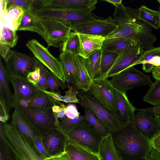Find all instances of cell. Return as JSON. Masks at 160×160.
Segmentation results:
<instances>
[{"label":"cell","mask_w":160,"mask_h":160,"mask_svg":"<svg viewBox=\"0 0 160 160\" xmlns=\"http://www.w3.org/2000/svg\"><path fill=\"white\" fill-rule=\"evenodd\" d=\"M110 132L122 160L146 158L152 148L150 141L136 128L132 122Z\"/></svg>","instance_id":"6da1fadb"},{"label":"cell","mask_w":160,"mask_h":160,"mask_svg":"<svg viewBox=\"0 0 160 160\" xmlns=\"http://www.w3.org/2000/svg\"><path fill=\"white\" fill-rule=\"evenodd\" d=\"M0 145L11 160H43L35 146L10 124L0 121Z\"/></svg>","instance_id":"7a4b0ae2"},{"label":"cell","mask_w":160,"mask_h":160,"mask_svg":"<svg viewBox=\"0 0 160 160\" xmlns=\"http://www.w3.org/2000/svg\"><path fill=\"white\" fill-rule=\"evenodd\" d=\"M82 107L88 108L103 123L110 132L116 131L123 126L116 112L110 110L101 105L89 91L74 88Z\"/></svg>","instance_id":"3957f363"},{"label":"cell","mask_w":160,"mask_h":160,"mask_svg":"<svg viewBox=\"0 0 160 160\" xmlns=\"http://www.w3.org/2000/svg\"><path fill=\"white\" fill-rule=\"evenodd\" d=\"M121 37L134 39L145 50L154 48L153 44L157 40L156 36L153 34L150 26L139 19L133 22L118 25L115 31L105 38Z\"/></svg>","instance_id":"277c9868"},{"label":"cell","mask_w":160,"mask_h":160,"mask_svg":"<svg viewBox=\"0 0 160 160\" xmlns=\"http://www.w3.org/2000/svg\"><path fill=\"white\" fill-rule=\"evenodd\" d=\"M34 9L39 17L54 19L71 28L74 24L94 19L92 11L89 9L74 10L49 8L39 6Z\"/></svg>","instance_id":"5b68a950"},{"label":"cell","mask_w":160,"mask_h":160,"mask_svg":"<svg viewBox=\"0 0 160 160\" xmlns=\"http://www.w3.org/2000/svg\"><path fill=\"white\" fill-rule=\"evenodd\" d=\"M12 108L22 114L42 137L50 128H56L52 107H23L13 102Z\"/></svg>","instance_id":"8992f818"},{"label":"cell","mask_w":160,"mask_h":160,"mask_svg":"<svg viewBox=\"0 0 160 160\" xmlns=\"http://www.w3.org/2000/svg\"><path fill=\"white\" fill-rule=\"evenodd\" d=\"M112 87L122 92L140 86H151V77L134 66L128 68L114 76L109 80Z\"/></svg>","instance_id":"52a82bcc"},{"label":"cell","mask_w":160,"mask_h":160,"mask_svg":"<svg viewBox=\"0 0 160 160\" xmlns=\"http://www.w3.org/2000/svg\"><path fill=\"white\" fill-rule=\"evenodd\" d=\"M39 63L34 57L12 50L11 56L5 62V68L9 78L27 79L28 75L38 67Z\"/></svg>","instance_id":"ba28073f"},{"label":"cell","mask_w":160,"mask_h":160,"mask_svg":"<svg viewBox=\"0 0 160 160\" xmlns=\"http://www.w3.org/2000/svg\"><path fill=\"white\" fill-rule=\"evenodd\" d=\"M38 16L44 30V39L48 44V47L59 48L61 51L64 42L71 32V28L58 21Z\"/></svg>","instance_id":"9c48e42d"},{"label":"cell","mask_w":160,"mask_h":160,"mask_svg":"<svg viewBox=\"0 0 160 160\" xmlns=\"http://www.w3.org/2000/svg\"><path fill=\"white\" fill-rule=\"evenodd\" d=\"M26 46L39 62L45 66L54 76L65 83V78L62 64L60 60L51 54L48 48L34 39L28 41Z\"/></svg>","instance_id":"30bf717a"},{"label":"cell","mask_w":160,"mask_h":160,"mask_svg":"<svg viewBox=\"0 0 160 160\" xmlns=\"http://www.w3.org/2000/svg\"><path fill=\"white\" fill-rule=\"evenodd\" d=\"M118 25L109 16L107 18H100L76 24L71 30L77 33L102 36L104 37L110 34L118 28Z\"/></svg>","instance_id":"8fae6325"},{"label":"cell","mask_w":160,"mask_h":160,"mask_svg":"<svg viewBox=\"0 0 160 160\" xmlns=\"http://www.w3.org/2000/svg\"><path fill=\"white\" fill-rule=\"evenodd\" d=\"M90 93L103 106L116 112L117 104L113 87L107 79H96L91 81Z\"/></svg>","instance_id":"7c38bea8"},{"label":"cell","mask_w":160,"mask_h":160,"mask_svg":"<svg viewBox=\"0 0 160 160\" xmlns=\"http://www.w3.org/2000/svg\"><path fill=\"white\" fill-rule=\"evenodd\" d=\"M145 51L138 43L131 45L118 55L114 65L103 79L112 77L127 68L135 66Z\"/></svg>","instance_id":"4fadbf2b"},{"label":"cell","mask_w":160,"mask_h":160,"mask_svg":"<svg viewBox=\"0 0 160 160\" xmlns=\"http://www.w3.org/2000/svg\"><path fill=\"white\" fill-rule=\"evenodd\" d=\"M68 136L97 153L100 142L103 137L91 125L76 127L69 132Z\"/></svg>","instance_id":"5bb4252c"},{"label":"cell","mask_w":160,"mask_h":160,"mask_svg":"<svg viewBox=\"0 0 160 160\" xmlns=\"http://www.w3.org/2000/svg\"><path fill=\"white\" fill-rule=\"evenodd\" d=\"M134 114L132 122L136 128L150 141L160 132V125L152 115L138 110Z\"/></svg>","instance_id":"9a60e30c"},{"label":"cell","mask_w":160,"mask_h":160,"mask_svg":"<svg viewBox=\"0 0 160 160\" xmlns=\"http://www.w3.org/2000/svg\"><path fill=\"white\" fill-rule=\"evenodd\" d=\"M40 7L49 8L93 11L97 0H37Z\"/></svg>","instance_id":"2e32d148"},{"label":"cell","mask_w":160,"mask_h":160,"mask_svg":"<svg viewBox=\"0 0 160 160\" xmlns=\"http://www.w3.org/2000/svg\"><path fill=\"white\" fill-rule=\"evenodd\" d=\"M68 136L57 128H50L42 138V142L46 150L51 155L63 152Z\"/></svg>","instance_id":"e0dca14e"},{"label":"cell","mask_w":160,"mask_h":160,"mask_svg":"<svg viewBox=\"0 0 160 160\" xmlns=\"http://www.w3.org/2000/svg\"><path fill=\"white\" fill-rule=\"evenodd\" d=\"M64 150L72 160H101L98 153L67 136Z\"/></svg>","instance_id":"ac0fdd59"},{"label":"cell","mask_w":160,"mask_h":160,"mask_svg":"<svg viewBox=\"0 0 160 160\" xmlns=\"http://www.w3.org/2000/svg\"><path fill=\"white\" fill-rule=\"evenodd\" d=\"M9 124L35 146V137L41 136L27 118L16 110L12 113Z\"/></svg>","instance_id":"d6986e66"},{"label":"cell","mask_w":160,"mask_h":160,"mask_svg":"<svg viewBox=\"0 0 160 160\" xmlns=\"http://www.w3.org/2000/svg\"><path fill=\"white\" fill-rule=\"evenodd\" d=\"M113 92L117 104V112L124 125L132 122L137 108L130 102L126 92H122L113 88Z\"/></svg>","instance_id":"ffe728a7"},{"label":"cell","mask_w":160,"mask_h":160,"mask_svg":"<svg viewBox=\"0 0 160 160\" xmlns=\"http://www.w3.org/2000/svg\"><path fill=\"white\" fill-rule=\"evenodd\" d=\"M77 33L79 41V55L86 58L96 51L101 49L105 37L97 35Z\"/></svg>","instance_id":"44dd1931"},{"label":"cell","mask_w":160,"mask_h":160,"mask_svg":"<svg viewBox=\"0 0 160 160\" xmlns=\"http://www.w3.org/2000/svg\"><path fill=\"white\" fill-rule=\"evenodd\" d=\"M14 89L12 95L13 102H18L24 100H29L38 92V89L27 79L9 78Z\"/></svg>","instance_id":"7402d4cb"},{"label":"cell","mask_w":160,"mask_h":160,"mask_svg":"<svg viewBox=\"0 0 160 160\" xmlns=\"http://www.w3.org/2000/svg\"><path fill=\"white\" fill-rule=\"evenodd\" d=\"M71 53L62 51L59 55L60 60L62 65L66 82L76 86L79 77V72L75 56Z\"/></svg>","instance_id":"603a6c76"},{"label":"cell","mask_w":160,"mask_h":160,"mask_svg":"<svg viewBox=\"0 0 160 160\" xmlns=\"http://www.w3.org/2000/svg\"><path fill=\"white\" fill-rule=\"evenodd\" d=\"M17 31L34 32L44 38L43 29L39 22L38 16L33 8L24 11V13Z\"/></svg>","instance_id":"cb8c5ba5"},{"label":"cell","mask_w":160,"mask_h":160,"mask_svg":"<svg viewBox=\"0 0 160 160\" xmlns=\"http://www.w3.org/2000/svg\"><path fill=\"white\" fill-rule=\"evenodd\" d=\"M98 153L101 160H122L115 146L110 132L102 137L99 145Z\"/></svg>","instance_id":"d4e9b609"},{"label":"cell","mask_w":160,"mask_h":160,"mask_svg":"<svg viewBox=\"0 0 160 160\" xmlns=\"http://www.w3.org/2000/svg\"><path fill=\"white\" fill-rule=\"evenodd\" d=\"M9 77L1 59L0 60V99L3 100L9 114L12 108L13 94L9 87Z\"/></svg>","instance_id":"484cf974"},{"label":"cell","mask_w":160,"mask_h":160,"mask_svg":"<svg viewBox=\"0 0 160 160\" xmlns=\"http://www.w3.org/2000/svg\"><path fill=\"white\" fill-rule=\"evenodd\" d=\"M24 12V10L20 7L6 9L3 13L0 14V25L12 30L17 31Z\"/></svg>","instance_id":"4316f807"},{"label":"cell","mask_w":160,"mask_h":160,"mask_svg":"<svg viewBox=\"0 0 160 160\" xmlns=\"http://www.w3.org/2000/svg\"><path fill=\"white\" fill-rule=\"evenodd\" d=\"M140 64H142V69L146 72H151L154 67L160 66V47L145 50L135 65Z\"/></svg>","instance_id":"83f0119b"},{"label":"cell","mask_w":160,"mask_h":160,"mask_svg":"<svg viewBox=\"0 0 160 160\" xmlns=\"http://www.w3.org/2000/svg\"><path fill=\"white\" fill-rule=\"evenodd\" d=\"M134 43L139 44L134 39L130 38L121 37L106 39L103 42L101 49L119 54L124 50Z\"/></svg>","instance_id":"f1b7e54d"},{"label":"cell","mask_w":160,"mask_h":160,"mask_svg":"<svg viewBox=\"0 0 160 160\" xmlns=\"http://www.w3.org/2000/svg\"><path fill=\"white\" fill-rule=\"evenodd\" d=\"M138 9L125 7L122 3L115 7L113 19L118 25L131 23L137 21Z\"/></svg>","instance_id":"f546056e"},{"label":"cell","mask_w":160,"mask_h":160,"mask_svg":"<svg viewBox=\"0 0 160 160\" xmlns=\"http://www.w3.org/2000/svg\"><path fill=\"white\" fill-rule=\"evenodd\" d=\"M25 107L30 106L38 108L52 107L55 104L62 105L63 104L55 100L39 89L32 97L29 100H25Z\"/></svg>","instance_id":"4dcf8cb0"},{"label":"cell","mask_w":160,"mask_h":160,"mask_svg":"<svg viewBox=\"0 0 160 160\" xmlns=\"http://www.w3.org/2000/svg\"><path fill=\"white\" fill-rule=\"evenodd\" d=\"M138 18L157 30L160 28V11L142 5L138 8Z\"/></svg>","instance_id":"1f68e13d"},{"label":"cell","mask_w":160,"mask_h":160,"mask_svg":"<svg viewBox=\"0 0 160 160\" xmlns=\"http://www.w3.org/2000/svg\"><path fill=\"white\" fill-rule=\"evenodd\" d=\"M60 120L61 121L57 128L68 136L69 132L76 127L91 125L85 115L74 119H70L65 115Z\"/></svg>","instance_id":"d6a6232c"},{"label":"cell","mask_w":160,"mask_h":160,"mask_svg":"<svg viewBox=\"0 0 160 160\" xmlns=\"http://www.w3.org/2000/svg\"><path fill=\"white\" fill-rule=\"evenodd\" d=\"M102 50H98L86 58H84L85 64L92 80L98 78Z\"/></svg>","instance_id":"836d02e7"},{"label":"cell","mask_w":160,"mask_h":160,"mask_svg":"<svg viewBox=\"0 0 160 160\" xmlns=\"http://www.w3.org/2000/svg\"><path fill=\"white\" fill-rule=\"evenodd\" d=\"M75 58L79 72V80L76 86L78 89L88 91L92 80L86 68L84 58L79 55H76Z\"/></svg>","instance_id":"e575fe53"},{"label":"cell","mask_w":160,"mask_h":160,"mask_svg":"<svg viewBox=\"0 0 160 160\" xmlns=\"http://www.w3.org/2000/svg\"><path fill=\"white\" fill-rule=\"evenodd\" d=\"M102 50L100 72L99 77L98 79L103 78L114 65L119 55L113 52Z\"/></svg>","instance_id":"d590c367"},{"label":"cell","mask_w":160,"mask_h":160,"mask_svg":"<svg viewBox=\"0 0 160 160\" xmlns=\"http://www.w3.org/2000/svg\"><path fill=\"white\" fill-rule=\"evenodd\" d=\"M143 101L154 106L160 105V80H156L142 98Z\"/></svg>","instance_id":"8d00e7d4"},{"label":"cell","mask_w":160,"mask_h":160,"mask_svg":"<svg viewBox=\"0 0 160 160\" xmlns=\"http://www.w3.org/2000/svg\"><path fill=\"white\" fill-rule=\"evenodd\" d=\"M16 31L0 25V44L6 45L10 48L14 47L18 38Z\"/></svg>","instance_id":"74e56055"},{"label":"cell","mask_w":160,"mask_h":160,"mask_svg":"<svg viewBox=\"0 0 160 160\" xmlns=\"http://www.w3.org/2000/svg\"><path fill=\"white\" fill-rule=\"evenodd\" d=\"M85 115L88 121L94 129L102 136H105L110 132L103 123L88 108L83 106Z\"/></svg>","instance_id":"f35d334b"},{"label":"cell","mask_w":160,"mask_h":160,"mask_svg":"<svg viewBox=\"0 0 160 160\" xmlns=\"http://www.w3.org/2000/svg\"><path fill=\"white\" fill-rule=\"evenodd\" d=\"M68 90L65 92V94L61 95L60 94L44 90L39 89L45 92L55 100L59 102H64L66 103H79L77 95L74 88L68 86Z\"/></svg>","instance_id":"ab89813d"},{"label":"cell","mask_w":160,"mask_h":160,"mask_svg":"<svg viewBox=\"0 0 160 160\" xmlns=\"http://www.w3.org/2000/svg\"><path fill=\"white\" fill-rule=\"evenodd\" d=\"M79 41L78 33L71 32L64 42L61 51L68 52L75 55H78Z\"/></svg>","instance_id":"60d3db41"},{"label":"cell","mask_w":160,"mask_h":160,"mask_svg":"<svg viewBox=\"0 0 160 160\" xmlns=\"http://www.w3.org/2000/svg\"><path fill=\"white\" fill-rule=\"evenodd\" d=\"M47 79L48 89L50 92L61 94L60 88L63 89L68 88V85L63 83L48 71L47 73Z\"/></svg>","instance_id":"b9f144b4"},{"label":"cell","mask_w":160,"mask_h":160,"mask_svg":"<svg viewBox=\"0 0 160 160\" xmlns=\"http://www.w3.org/2000/svg\"><path fill=\"white\" fill-rule=\"evenodd\" d=\"M35 0H7V9L20 7L24 11L33 8Z\"/></svg>","instance_id":"7bdbcfd3"},{"label":"cell","mask_w":160,"mask_h":160,"mask_svg":"<svg viewBox=\"0 0 160 160\" xmlns=\"http://www.w3.org/2000/svg\"><path fill=\"white\" fill-rule=\"evenodd\" d=\"M39 67L40 69V77L38 82L35 86L38 88L48 91L47 79V73L48 70L40 62Z\"/></svg>","instance_id":"ee69618b"},{"label":"cell","mask_w":160,"mask_h":160,"mask_svg":"<svg viewBox=\"0 0 160 160\" xmlns=\"http://www.w3.org/2000/svg\"><path fill=\"white\" fill-rule=\"evenodd\" d=\"M66 116L70 119H74L80 116V113L78 111L77 106L72 103L68 104L66 106Z\"/></svg>","instance_id":"f6af8a7d"},{"label":"cell","mask_w":160,"mask_h":160,"mask_svg":"<svg viewBox=\"0 0 160 160\" xmlns=\"http://www.w3.org/2000/svg\"><path fill=\"white\" fill-rule=\"evenodd\" d=\"M42 138L41 136H36L35 139V147L40 154L45 158H48L51 155L45 148L42 142Z\"/></svg>","instance_id":"bcb514c9"},{"label":"cell","mask_w":160,"mask_h":160,"mask_svg":"<svg viewBox=\"0 0 160 160\" xmlns=\"http://www.w3.org/2000/svg\"><path fill=\"white\" fill-rule=\"evenodd\" d=\"M40 69L38 66L34 71L29 73L27 78L29 82L36 86L40 79Z\"/></svg>","instance_id":"7dc6e473"},{"label":"cell","mask_w":160,"mask_h":160,"mask_svg":"<svg viewBox=\"0 0 160 160\" xmlns=\"http://www.w3.org/2000/svg\"><path fill=\"white\" fill-rule=\"evenodd\" d=\"M9 116L4 101L0 99V121L3 123H7Z\"/></svg>","instance_id":"c3c4849f"},{"label":"cell","mask_w":160,"mask_h":160,"mask_svg":"<svg viewBox=\"0 0 160 160\" xmlns=\"http://www.w3.org/2000/svg\"><path fill=\"white\" fill-rule=\"evenodd\" d=\"M12 50L8 46L0 44V53L5 62L7 61L12 53Z\"/></svg>","instance_id":"681fc988"},{"label":"cell","mask_w":160,"mask_h":160,"mask_svg":"<svg viewBox=\"0 0 160 160\" xmlns=\"http://www.w3.org/2000/svg\"><path fill=\"white\" fill-rule=\"evenodd\" d=\"M150 143L152 148L160 154V132L150 140Z\"/></svg>","instance_id":"f907efd6"},{"label":"cell","mask_w":160,"mask_h":160,"mask_svg":"<svg viewBox=\"0 0 160 160\" xmlns=\"http://www.w3.org/2000/svg\"><path fill=\"white\" fill-rule=\"evenodd\" d=\"M146 160H160V154L152 148L146 158Z\"/></svg>","instance_id":"816d5d0a"},{"label":"cell","mask_w":160,"mask_h":160,"mask_svg":"<svg viewBox=\"0 0 160 160\" xmlns=\"http://www.w3.org/2000/svg\"><path fill=\"white\" fill-rule=\"evenodd\" d=\"M151 72L153 78L156 80H160V65L154 67Z\"/></svg>","instance_id":"f5cc1de1"},{"label":"cell","mask_w":160,"mask_h":160,"mask_svg":"<svg viewBox=\"0 0 160 160\" xmlns=\"http://www.w3.org/2000/svg\"><path fill=\"white\" fill-rule=\"evenodd\" d=\"M102 1L106 2L112 4L115 6L118 7L122 3V0H102Z\"/></svg>","instance_id":"db71d44e"},{"label":"cell","mask_w":160,"mask_h":160,"mask_svg":"<svg viewBox=\"0 0 160 160\" xmlns=\"http://www.w3.org/2000/svg\"><path fill=\"white\" fill-rule=\"evenodd\" d=\"M61 153L52 155L48 158H45L43 160H62L61 156Z\"/></svg>","instance_id":"11a10c76"},{"label":"cell","mask_w":160,"mask_h":160,"mask_svg":"<svg viewBox=\"0 0 160 160\" xmlns=\"http://www.w3.org/2000/svg\"><path fill=\"white\" fill-rule=\"evenodd\" d=\"M61 156L62 160H72L70 156L65 150L61 153Z\"/></svg>","instance_id":"9f6ffc18"},{"label":"cell","mask_w":160,"mask_h":160,"mask_svg":"<svg viewBox=\"0 0 160 160\" xmlns=\"http://www.w3.org/2000/svg\"><path fill=\"white\" fill-rule=\"evenodd\" d=\"M160 125V112L154 114L153 115Z\"/></svg>","instance_id":"6f0895ef"},{"label":"cell","mask_w":160,"mask_h":160,"mask_svg":"<svg viewBox=\"0 0 160 160\" xmlns=\"http://www.w3.org/2000/svg\"><path fill=\"white\" fill-rule=\"evenodd\" d=\"M138 160H146V158H143V159H138Z\"/></svg>","instance_id":"680465c9"},{"label":"cell","mask_w":160,"mask_h":160,"mask_svg":"<svg viewBox=\"0 0 160 160\" xmlns=\"http://www.w3.org/2000/svg\"><path fill=\"white\" fill-rule=\"evenodd\" d=\"M157 1H158V2H159V4H160V0H158Z\"/></svg>","instance_id":"91938a15"},{"label":"cell","mask_w":160,"mask_h":160,"mask_svg":"<svg viewBox=\"0 0 160 160\" xmlns=\"http://www.w3.org/2000/svg\"><path fill=\"white\" fill-rule=\"evenodd\" d=\"M159 10L160 11V4H159Z\"/></svg>","instance_id":"94428289"}]
</instances>
